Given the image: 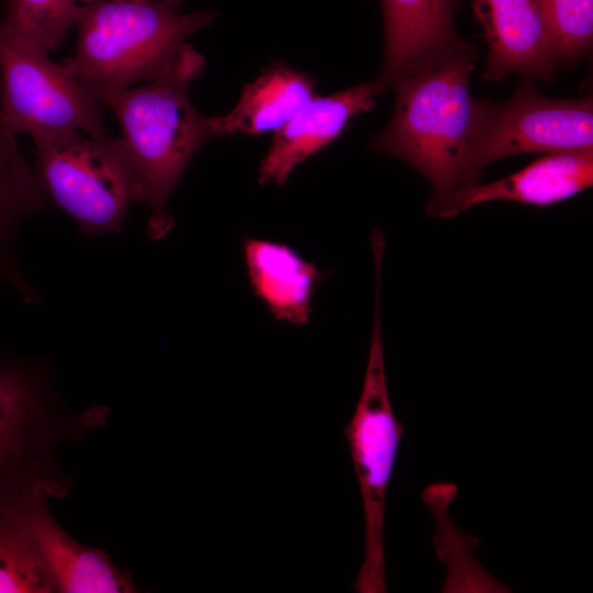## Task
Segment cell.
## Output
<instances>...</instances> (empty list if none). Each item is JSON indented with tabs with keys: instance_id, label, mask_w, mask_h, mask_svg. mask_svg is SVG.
<instances>
[{
	"instance_id": "obj_6",
	"label": "cell",
	"mask_w": 593,
	"mask_h": 593,
	"mask_svg": "<svg viewBox=\"0 0 593 593\" xmlns=\"http://www.w3.org/2000/svg\"><path fill=\"white\" fill-rule=\"evenodd\" d=\"M534 80L523 77L504 102L481 100L467 161V187L481 181L488 165L508 156L593 148L592 96L550 99Z\"/></svg>"
},
{
	"instance_id": "obj_10",
	"label": "cell",
	"mask_w": 593,
	"mask_h": 593,
	"mask_svg": "<svg viewBox=\"0 0 593 593\" xmlns=\"http://www.w3.org/2000/svg\"><path fill=\"white\" fill-rule=\"evenodd\" d=\"M384 56L377 94L458 49L462 41L455 26L454 0H381Z\"/></svg>"
},
{
	"instance_id": "obj_20",
	"label": "cell",
	"mask_w": 593,
	"mask_h": 593,
	"mask_svg": "<svg viewBox=\"0 0 593 593\" xmlns=\"http://www.w3.org/2000/svg\"><path fill=\"white\" fill-rule=\"evenodd\" d=\"M560 64L586 55L593 42V0H538Z\"/></svg>"
},
{
	"instance_id": "obj_4",
	"label": "cell",
	"mask_w": 593,
	"mask_h": 593,
	"mask_svg": "<svg viewBox=\"0 0 593 593\" xmlns=\"http://www.w3.org/2000/svg\"><path fill=\"white\" fill-rule=\"evenodd\" d=\"M35 172L46 199L86 236L120 232L133 202L135 174L121 138L68 131L33 138Z\"/></svg>"
},
{
	"instance_id": "obj_1",
	"label": "cell",
	"mask_w": 593,
	"mask_h": 593,
	"mask_svg": "<svg viewBox=\"0 0 593 593\" xmlns=\"http://www.w3.org/2000/svg\"><path fill=\"white\" fill-rule=\"evenodd\" d=\"M475 52L468 43L438 61L399 79L388 125L369 147L423 175L433 188L432 216L448 217L455 195L467 187L466 169L481 100L470 96Z\"/></svg>"
},
{
	"instance_id": "obj_8",
	"label": "cell",
	"mask_w": 593,
	"mask_h": 593,
	"mask_svg": "<svg viewBox=\"0 0 593 593\" xmlns=\"http://www.w3.org/2000/svg\"><path fill=\"white\" fill-rule=\"evenodd\" d=\"M8 502L24 527L55 591H136L130 573L119 569L107 552L78 542L59 526L48 510L46 490L40 482L33 481Z\"/></svg>"
},
{
	"instance_id": "obj_21",
	"label": "cell",
	"mask_w": 593,
	"mask_h": 593,
	"mask_svg": "<svg viewBox=\"0 0 593 593\" xmlns=\"http://www.w3.org/2000/svg\"><path fill=\"white\" fill-rule=\"evenodd\" d=\"M176 1L182 4L184 0H176Z\"/></svg>"
},
{
	"instance_id": "obj_2",
	"label": "cell",
	"mask_w": 593,
	"mask_h": 593,
	"mask_svg": "<svg viewBox=\"0 0 593 593\" xmlns=\"http://www.w3.org/2000/svg\"><path fill=\"white\" fill-rule=\"evenodd\" d=\"M204 66V57L190 46L167 74L100 100L121 126L139 202L150 210L148 235L155 240L172 227L167 203L188 164L205 142L216 137L213 118L202 115L189 93Z\"/></svg>"
},
{
	"instance_id": "obj_7",
	"label": "cell",
	"mask_w": 593,
	"mask_h": 593,
	"mask_svg": "<svg viewBox=\"0 0 593 593\" xmlns=\"http://www.w3.org/2000/svg\"><path fill=\"white\" fill-rule=\"evenodd\" d=\"M99 103L65 65L15 43L0 26V116L14 134L108 136Z\"/></svg>"
},
{
	"instance_id": "obj_3",
	"label": "cell",
	"mask_w": 593,
	"mask_h": 593,
	"mask_svg": "<svg viewBox=\"0 0 593 593\" xmlns=\"http://www.w3.org/2000/svg\"><path fill=\"white\" fill-rule=\"evenodd\" d=\"M172 0H94L80 5L75 55L64 65L100 100L152 81L172 69L190 48L187 38L216 12H181Z\"/></svg>"
},
{
	"instance_id": "obj_9",
	"label": "cell",
	"mask_w": 593,
	"mask_h": 593,
	"mask_svg": "<svg viewBox=\"0 0 593 593\" xmlns=\"http://www.w3.org/2000/svg\"><path fill=\"white\" fill-rule=\"evenodd\" d=\"M472 9L489 47L484 79H552L559 63L538 0H472Z\"/></svg>"
},
{
	"instance_id": "obj_18",
	"label": "cell",
	"mask_w": 593,
	"mask_h": 593,
	"mask_svg": "<svg viewBox=\"0 0 593 593\" xmlns=\"http://www.w3.org/2000/svg\"><path fill=\"white\" fill-rule=\"evenodd\" d=\"M79 9L77 0H5L0 26L15 43L48 55L76 24Z\"/></svg>"
},
{
	"instance_id": "obj_19",
	"label": "cell",
	"mask_w": 593,
	"mask_h": 593,
	"mask_svg": "<svg viewBox=\"0 0 593 593\" xmlns=\"http://www.w3.org/2000/svg\"><path fill=\"white\" fill-rule=\"evenodd\" d=\"M54 586L9 502L0 505V593H47Z\"/></svg>"
},
{
	"instance_id": "obj_16",
	"label": "cell",
	"mask_w": 593,
	"mask_h": 593,
	"mask_svg": "<svg viewBox=\"0 0 593 593\" xmlns=\"http://www.w3.org/2000/svg\"><path fill=\"white\" fill-rule=\"evenodd\" d=\"M46 195L23 157L14 134L0 116V283L9 284L32 301L33 293L21 276L14 245L22 223L43 209Z\"/></svg>"
},
{
	"instance_id": "obj_17",
	"label": "cell",
	"mask_w": 593,
	"mask_h": 593,
	"mask_svg": "<svg viewBox=\"0 0 593 593\" xmlns=\"http://www.w3.org/2000/svg\"><path fill=\"white\" fill-rule=\"evenodd\" d=\"M452 482H436L422 493L424 502L433 512L436 526L441 528L455 544V549L443 560L447 578L443 592H507L508 588L496 581L479 563L472 553L479 540L463 535L451 522L447 507L457 495Z\"/></svg>"
},
{
	"instance_id": "obj_5",
	"label": "cell",
	"mask_w": 593,
	"mask_h": 593,
	"mask_svg": "<svg viewBox=\"0 0 593 593\" xmlns=\"http://www.w3.org/2000/svg\"><path fill=\"white\" fill-rule=\"evenodd\" d=\"M374 270V313L368 362L359 401L345 428L365 513L366 552L354 584L360 593L387 592L383 550L385 497L404 432L393 414L388 391L381 333V269L377 267Z\"/></svg>"
},
{
	"instance_id": "obj_15",
	"label": "cell",
	"mask_w": 593,
	"mask_h": 593,
	"mask_svg": "<svg viewBox=\"0 0 593 593\" xmlns=\"http://www.w3.org/2000/svg\"><path fill=\"white\" fill-rule=\"evenodd\" d=\"M315 88L314 76L275 63L245 85L228 113L213 118L216 137L276 132L317 96Z\"/></svg>"
},
{
	"instance_id": "obj_14",
	"label": "cell",
	"mask_w": 593,
	"mask_h": 593,
	"mask_svg": "<svg viewBox=\"0 0 593 593\" xmlns=\"http://www.w3.org/2000/svg\"><path fill=\"white\" fill-rule=\"evenodd\" d=\"M243 251L254 293L276 320L306 324L324 273L290 246L270 239L246 238Z\"/></svg>"
},
{
	"instance_id": "obj_11",
	"label": "cell",
	"mask_w": 593,
	"mask_h": 593,
	"mask_svg": "<svg viewBox=\"0 0 593 593\" xmlns=\"http://www.w3.org/2000/svg\"><path fill=\"white\" fill-rule=\"evenodd\" d=\"M44 402L43 383L30 365L0 362V505L35 481Z\"/></svg>"
},
{
	"instance_id": "obj_12",
	"label": "cell",
	"mask_w": 593,
	"mask_h": 593,
	"mask_svg": "<svg viewBox=\"0 0 593 593\" xmlns=\"http://www.w3.org/2000/svg\"><path fill=\"white\" fill-rule=\"evenodd\" d=\"M377 96L373 81L328 96H316L275 136L258 169L260 184H283L293 169L335 141L357 114L370 111Z\"/></svg>"
},
{
	"instance_id": "obj_13",
	"label": "cell",
	"mask_w": 593,
	"mask_h": 593,
	"mask_svg": "<svg viewBox=\"0 0 593 593\" xmlns=\"http://www.w3.org/2000/svg\"><path fill=\"white\" fill-rule=\"evenodd\" d=\"M593 184V148L545 154L505 178L461 189L448 217L491 201L547 206L569 199Z\"/></svg>"
}]
</instances>
